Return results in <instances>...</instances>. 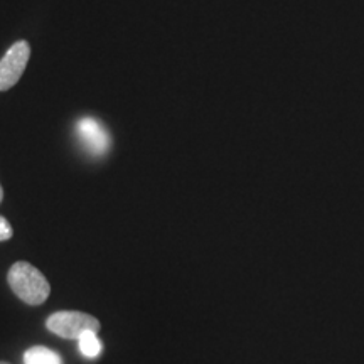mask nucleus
<instances>
[{"label":"nucleus","instance_id":"nucleus-1","mask_svg":"<svg viewBox=\"0 0 364 364\" xmlns=\"http://www.w3.org/2000/svg\"><path fill=\"white\" fill-rule=\"evenodd\" d=\"M9 287L22 302L29 306H41L51 294V285L34 265L27 262H16L7 273Z\"/></svg>","mask_w":364,"mask_h":364},{"label":"nucleus","instance_id":"nucleus-2","mask_svg":"<svg viewBox=\"0 0 364 364\" xmlns=\"http://www.w3.org/2000/svg\"><path fill=\"white\" fill-rule=\"evenodd\" d=\"M46 327L63 339H80L85 332L100 331V321L90 314L78 311H61L54 312L48 317Z\"/></svg>","mask_w":364,"mask_h":364},{"label":"nucleus","instance_id":"nucleus-3","mask_svg":"<svg viewBox=\"0 0 364 364\" xmlns=\"http://www.w3.org/2000/svg\"><path fill=\"white\" fill-rule=\"evenodd\" d=\"M31 56V46L27 41H17L0 59V91H7L21 80Z\"/></svg>","mask_w":364,"mask_h":364},{"label":"nucleus","instance_id":"nucleus-4","mask_svg":"<svg viewBox=\"0 0 364 364\" xmlns=\"http://www.w3.org/2000/svg\"><path fill=\"white\" fill-rule=\"evenodd\" d=\"M76 136L91 156H103L112 145L110 134L102 122L93 117H85L76 124Z\"/></svg>","mask_w":364,"mask_h":364},{"label":"nucleus","instance_id":"nucleus-5","mask_svg":"<svg viewBox=\"0 0 364 364\" xmlns=\"http://www.w3.org/2000/svg\"><path fill=\"white\" fill-rule=\"evenodd\" d=\"M26 364H63L61 356L53 349L44 348V346H34L27 349L24 354Z\"/></svg>","mask_w":364,"mask_h":364},{"label":"nucleus","instance_id":"nucleus-6","mask_svg":"<svg viewBox=\"0 0 364 364\" xmlns=\"http://www.w3.org/2000/svg\"><path fill=\"white\" fill-rule=\"evenodd\" d=\"M80 341V351L85 354L86 358H97L102 353V343L97 338V332L88 331L81 334Z\"/></svg>","mask_w":364,"mask_h":364},{"label":"nucleus","instance_id":"nucleus-7","mask_svg":"<svg viewBox=\"0 0 364 364\" xmlns=\"http://www.w3.org/2000/svg\"><path fill=\"white\" fill-rule=\"evenodd\" d=\"M12 235H14V230L11 223H9L4 216H0V241L11 240Z\"/></svg>","mask_w":364,"mask_h":364},{"label":"nucleus","instance_id":"nucleus-8","mask_svg":"<svg viewBox=\"0 0 364 364\" xmlns=\"http://www.w3.org/2000/svg\"><path fill=\"white\" fill-rule=\"evenodd\" d=\"M2 199H4V189L2 186H0V203H2Z\"/></svg>","mask_w":364,"mask_h":364},{"label":"nucleus","instance_id":"nucleus-9","mask_svg":"<svg viewBox=\"0 0 364 364\" xmlns=\"http://www.w3.org/2000/svg\"><path fill=\"white\" fill-rule=\"evenodd\" d=\"M0 364H9V363H6V361H0Z\"/></svg>","mask_w":364,"mask_h":364}]
</instances>
